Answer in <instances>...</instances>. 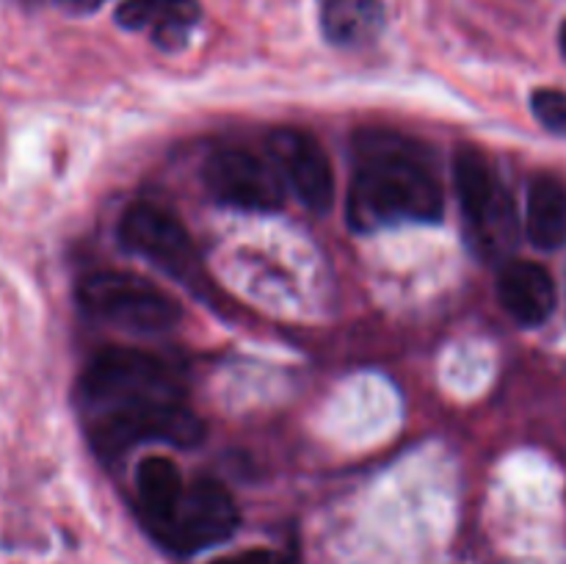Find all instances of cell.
Wrapping results in <instances>:
<instances>
[{
	"mask_svg": "<svg viewBox=\"0 0 566 564\" xmlns=\"http://www.w3.org/2000/svg\"><path fill=\"white\" fill-rule=\"evenodd\" d=\"M442 188L420 153L396 136L368 138L348 194V221L357 230L390 224H434L442 219Z\"/></svg>",
	"mask_w": 566,
	"mask_h": 564,
	"instance_id": "cell-1",
	"label": "cell"
},
{
	"mask_svg": "<svg viewBox=\"0 0 566 564\" xmlns=\"http://www.w3.org/2000/svg\"><path fill=\"white\" fill-rule=\"evenodd\" d=\"M81 398L92 415L182 398L177 376L164 359L138 348H108L81 376Z\"/></svg>",
	"mask_w": 566,
	"mask_h": 564,
	"instance_id": "cell-2",
	"label": "cell"
},
{
	"mask_svg": "<svg viewBox=\"0 0 566 564\" xmlns=\"http://www.w3.org/2000/svg\"><path fill=\"white\" fill-rule=\"evenodd\" d=\"M81 304L88 315L130 332H166L180 321V304L130 271H94L81 280Z\"/></svg>",
	"mask_w": 566,
	"mask_h": 564,
	"instance_id": "cell-3",
	"label": "cell"
},
{
	"mask_svg": "<svg viewBox=\"0 0 566 564\" xmlns=\"http://www.w3.org/2000/svg\"><path fill=\"white\" fill-rule=\"evenodd\" d=\"M205 424L182 398L158 404H142L130 409H111L92 418V442L103 457H119L133 446L147 440L191 448L202 442Z\"/></svg>",
	"mask_w": 566,
	"mask_h": 564,
	"instance_id": "cell-4",
	"label": "cell"
},
{
	"mask_svg": "<svg viewBox=\"0 0 566 564\" xmlns=\"http://www.w3.org/2000/svg\"><path fill=\"white\" fill-rule=\"evenodd\" d=\"M453 182L459 205L470 230L479 238L484 252H501L514 243L517 219L512 199L497 180L490 158L475 147H462L453 158Z\"/></svg>",
	"mask_w": 566,
	"mask_h": 564,
	"instance_id": "cell-5",
	"label": "cell"
},
{
	"mask_svg": "<svg viewBox=\"0 0 566 564\" xmlns=\"http://www.w3.org/2000/svg\"><path fill=\"white\" fill-rule=\"evenodd\" d=\"M238 529V506L219 481L202 479L186 487L171 518L158 531L177 553H199L230 540Z\"/></svg>",
	"mask_w": 566,
	"mask_h": 564,
	"instance_id": "cell-6",
	"label": "cell"
},
{
	"mask_svg": "<svg viewBox=\"0 0 566 564\" xmlns=\"http://www.w3.org/2000/svg\"><path fill=\"white\" fill-rule=\"evenodd\" d=\"M119 241L122 247L130 249L138 258L149 260L153 265H158L169 276L191 282L193 274H197L199 263L191 236L177 221V216L158 208V205H130L119 221Z\"/></svg>",
	"mask_w": 566,
	"mask_h": 564,
	"instance_id": "cell-7",
	"label": "cell"
},
{
	"mask_svg": "<svg viewBox=\"0 0 566 564\" xmlns=\"http://www.w3.org/2000/svg\"><path fill=\"white\" fill-rule=\"evenodd\" d=\"M205 186L216 202L238 210H280L285 202V186L265 160L247 149H224L210 155L205 164Z\"/></svg>",
	"mask_w": 566,
	"mask_h": 564,
	"instance_id": "cell-8",
	"label": "cell"
},
{
	"mask_svg": "<svg viewBox=\"0 0 566 564\" xmlns=\"http://www.w3.org/2000/svg\"><path fill=\"white\" fill-rule=\"evenodd\" d=\"M276 166L285 175L287 186L315 213H326L335 199V171L326 149L307 130L282 127L269 142Z\"/></svg>",
	"mask_w": 566,
	"mask_h": 564,
	"instance_id": "cell-9",
	"label": "cell"
},
{
	"mask_svg": "<svg viewBox=\"0 0 566 564\" xmlns=\"http://www.w3.org/2000/svg\"><path fill=\"white\" fill-rule=\"evenodd\" d=\"M497 299L517 324L539 326L556 310V282L539 263L512 260L497 280Z\"/></svg>",
	"mask_w": 566,
	"mask_h": 564,
	"instance_id": "cell-10",
	"label": "cell"
},
{
	"mask_svg": "<svg viewBox=\"0 0 566 564\" xmlns=\"http://www.w3.org/2000/svg\"><path fill=\"white\" fill-rule=\"evenodd\" d=\"M202 17L197 0H125L116 9V22L127 31H153L164 50H180Z\"/></svg>",
	"mask_w": 566,
	"mask_h": 564,
	"instance_id": "cell-11",
	"label": "cell"
},
{
	"mask_svg": "<svg viewBox=\"0 0 566 564\" xmlns=\"http://www.w3.org/2000/svg\"><path fill=\"white\" fill-rule=\"evenodd\" d=\"M525 230L534 247L553 252L566 243V182L553 175H536L528 186Z\"/></svg>",
	"mask_w": 566,
	"mask_h": 564,
	"instance_id": "cell-12",
	"label": "cell"
},
{
	"mask_svg": "<svg viewBox=\"0 0 566 564\" xmlns=\"http://www.w3.org/2000/svg\"><path fill=\"white\" fill-rule=\"evenodd\" d=\"M385 9L379 0H326L321 9V28L332 44L363 48L381 33Z\"/></svg>",
	"mask_w": 566,
	"mask_h": 564,
	"instance_id": "cell-13",
	"label": "cell"
},
{
	"mask_svg": "<svg viewBox=\"0 0 566 564\" xmlns=\"http://www.w3.org/2000/svg\"><path fill=\"white\" fill-rule=\"evenodd\" d=\"M136 490L144 512L153 520L155 529L166 523L186 492L180 468L166 457H149L136 470Z\"/></svg>",
	"mask_w": 566,
	"mask_h": 564,
	"instance_id": "cell-14",
	"label": "cell"
},
{
	"mask_svg": "<svg viewBox=\"0 0 566 564\" xmlns=\"http://www.w3.org/2000/svg\"><path fill=\"white\" fill-rule=\"evenodd\" d=\"M534 116L542 122V127L556 136L566 138V92L558 88H536L531 97Z\"/></svg>",
	"mask_w": 566,
	"mask_h": 564,
	"instance_id": "cell-15",
	"label": "cell"
},
{
	"mask_svg": "<svg viewBox=\"0 0 566 564\" xmlns=\"http://www.w3.org/2000/svg\"><path fill=\"white\" fill-rule=\"evenodd\" d=\"M213 564H287V562L274 551H243L238 553V556L219 558V562Z\"/></svg>",
	"mask_w": 566,
	"mask_h": 564,
	"instance_id": "cell-16",
	"label": "cell"
},
{
	"mask_svg": "<svg viewBox=\"0 0 566 564\" xmlns=\"http://www.w3.org/2000/svg\"><path fill=\"white\" fill-rule=\"evenodd\" d=\"M59 6L70 14H92L103 6V0H59Z\"/></svg>",
	"mask_w": 566,
	"mask_h": 564,
	"instance_id": "cell-17",
	"label": "cell"
},
{
	"mask_svg": "<svg viewBox=\"0 0 566 564\" xmlns=\"http://www.w3.org/2000/svg\"><path fill=\"white\" fill-rule=\"evenodd\" d=\"M558 44H562V53H564V59H566V22L562 25V33H558Z\"/></svg>",
	"mask_w": 566,
	"mask_h": 564,
	"instance_id": "cell-18",
	"label": "cell"
},
{
	"mask_svg": "<svg viewBox=\"0 0 566 564\" xmlns=\"http://www.w3.org/2000/svg\"><path fill=\"white\" fill-rule=\"evenodd\" d=\"M25 3H33V0H25Z\"/></svg>",
	"mask_w": 566,
	"mask_h": 564,
	"instance_id": "cell-19",
	"label": "cell"
}]
</instances>
